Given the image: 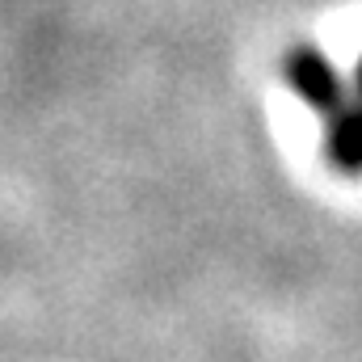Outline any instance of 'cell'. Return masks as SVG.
Instances as JSON below:
<instances>
[{
  "label": "cell",
  "instance_id": "7a4b0ae2",
  "mask_svg": "<svg viewBox=\"0 0 362 362\" xmlns=\"http://www.w3.org/2000/svg\"><path fill=\"white\" fill-rule=\"evenodd\" d=\"M325 152L341 173H362V97L325 118Z\"/></svg>",
  "mask_w": 362,
  "mask_h": 362
},
{
  "label": "cell",
  "instance_id": "6da1fadb",
  "mask_svg": "<svg viewBox=\"0 0 362 362\" xmlns=\"http://www.w3.org/2000/svg\"><path fill=\"white\" fill-rule=\"evenodd\" d=\"M286 85H291V93H295L308 110L320 114V122L333 118L337 110H346V105L358 97V89L350 93V85L341 81V72H337L316 47H295V51L286 55Z\"/></svg>",
  "mask_w": 362,
  "mask_h": 362
},
{
  "label": "cell",
  "instance_id": "3957f363",
  "mask_svg": "<svg viewBox=\"0 0 362 362\" xmlns=\"http://www.w3.org/2000/svg\"><path fill=\"white\" fill-rule=\"evenodd\" d=\"M358 97H362V64H358Z\"/></svg>",
  "mask_w": 362,
  "mask_h": 362
}]
</instances>
